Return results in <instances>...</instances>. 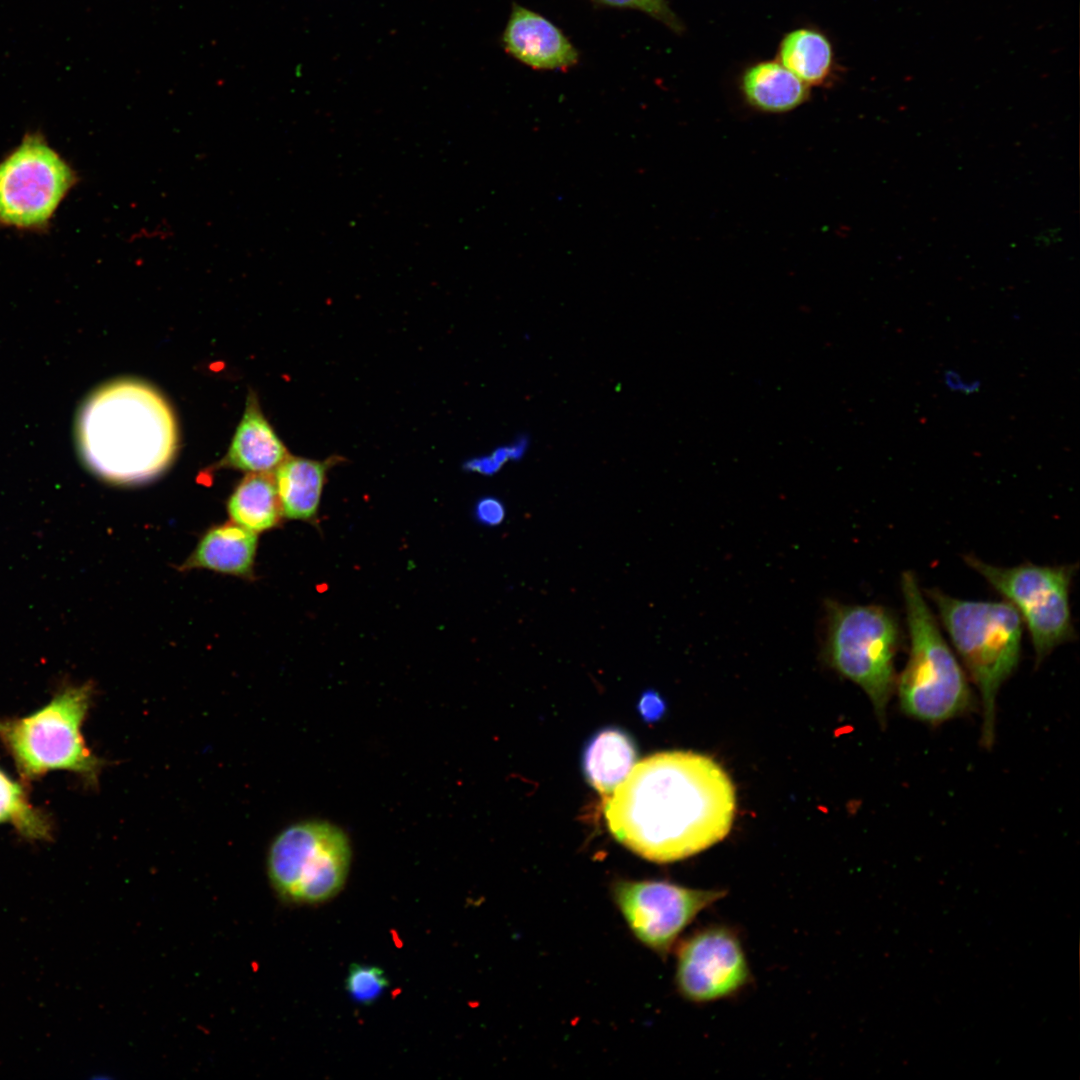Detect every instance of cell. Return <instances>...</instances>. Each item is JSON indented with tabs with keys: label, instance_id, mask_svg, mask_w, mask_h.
<instances>
[{
	"label": "cell",
	"instance_id": "cell-1",
	"mask_svg": "<svg viewBox=\"0 0 1080 1080\" xmlns=\"http://www.w3.org/2000/svg\"><path fill=\"white\" fill-rule=\"evenodd\" d=\"M603 799L613 837L656 863L685 859L724 839L736 809L728 774L711 757L691 751L644 758Z\"/></svg>",
	"mask_w": 1080,
	"mask_h": 1080
},
{
	"label": "cell",
	"instance_id": "cell-2",
	"mask_svg": "<svg viewBox=\"0 0 1080 1080\" xmlns=\"http://www.w3.org/2000/svg\"><path fill=\"white\" fill-rule=\"evenodd\" d=\"M81 454L111 483L150 481L173 462L179 444L172 407L153 386L132 378L108 383L83 405L78 421Z\"/></svg>",
	"mask_w": 1080,
	"mask_h": 1080
},
{
	"label": "cell",
	"instance_id": "cell-3",
	"mask_svg": "<svg viewBox=\"0 0 1080 1080\" xmlns=\"http://www.w3.org/2000/svg\"><path fill=\"white\" fill-rule=\"evenodd\" d=\"M937 607L939 619L977 686L982 702V744L989 748L995 738L996 698L1002 684L1013 674L1021 657L1023 622L1007 601H971L926 590Z\"/></svg>",
	"mask_w": 1080,
	"mask_h": 1080
},
{
	"label": "cell",
	"instance_id": "cell-4",
	"mask_svg": "<svg viewBox=\"0 0 1080 1080\" xmlns=\"http://www.w3.org/2000/svg\"><path fill=\"white\" fill-rule=\"evenodd\" d=\"M909 655L896 680L902 712L918 721L940 724L967 712L973 701L966 674L943 637L916 574L901 575Z\"/></svg>",
	"mask_w": 1080,
	"mask_h": 1080
},
{
	"label": "cell",
	"instance_id": "cell-5",
	"mask_svg": "<svg viewBox=\"0 0 1080 1080\" xmlns=\"http://www.w3.org/2000/svg\"><path fill=\"white\" fill-rule=\"evenodd\" d=\"M825 663L859 686L868 696L881 725L896 690L895 658L903 631L895 612L878 604L824 601Z\"/></svg>",
	"mask_w": 1080,
	"mask_h": 1080
},
{
	"label": "cell",
	"instance_id": "cell-6",
	"mask_svg": "<svg viewBox=\"0 0 1080 1080\" xmlns=\"http://www.w3.org/2000/svg\"><path fill=\"white\" fill-rule=\"evenodd\" d=\"M92 692L90 684L66 687L29 715L0 718V742L23 780L64 770L88 784L97 783L104 763L88 748L82 734Z\"/></svg>",
	"mask_w": 1080,
	"mask_h": 1080
},
{
	"label": "cell",
	"instance_id": "cell-7",
	"mask_svg": "<svg viewBox=\"0 0 1080 1080\" xmlns=\"http://www.w3.org/2000/svg\"><path fill=\"white\" fill-rule=\"evenodd\" d=\"M345 832L323 820L292 824L273 840L267 855L269 880L293 902H325L342 889L351 864Z\"/></svg>",
	"mask_w": 1080,
	"mask_h": 1080
},
{
	"label": "cell",
	"instance_id": "cell-8",
	"mask_svg": "<svg viewBox=\"0 0 1080 1080\" xmlns=\"http://www.w3.org/2000/svg\"><path fill=\"white\" fill-rule=\"evenodd\" d=\"M1019 613L1026 625L1039 665L1056 647L1074 640L1076 631L1070 607V589L1077 564L1037 565L1023 562L1003 567L963 556Z\"/></svg>",
	"mask_w": 1080,
	"mask_h": 1080
},
{
	"label": "cell",
	"instance_id": "cell-9",
	"mask_svg": "<svg viewBox=\"0 0 1080 1080\" xmlns=\"http://www.w3.org/2000/svg\"><path fill=\"white\" fill-rule=\"evenodd\" d=\"M76 182L71 167L39 136H28L0 163V223L45 225Z\"/></svg>",
	"mask_w": 1080,
	"mask_h": 1080
},
{
	"label": "cell",
	"instance_id": "cell-10",
	"mask_svg": "<svg viewBox=\"0 0 1080 1080\" xmlns=\"http://www.w3.org/2000/svg\"><path fill=\"white\" fill-rule=\"evenodd\" d=\"M611 891L634 937L662 957L702 910L726 895L663 880H618Z\"/></svg>",
	"mask_w": 1080,
	"mask_h": 1080
},
{
	"label": "cell",
	"instance_id": "cell-11",
	"mask_svg": "<svg viewBox=\"0 0 1080 1080\" xmlns=\"http://www.w3.org/2000/svg\"><path fill=\"white\" fill-rule=\"evenodd\" d=\"M675 982L689 1001L706 1003L741 991L751 980L736 934L721 926L696 931L677 950Z\"/></svg>",
	"mask_w": 1080,
	"mask_h": 1080
},
{
	"label": "cell",
	"instance_id": "cell-12",
	"mask_svg": "<svg viewBox=\"0 0 1080 1080\" xmlns=\"http://www.w3.org/2000/svg\"><path fill=\"white\" fill-rule=\"evenodd\" d=\"M510 55L534 69L566 70L577 64V50L552 22L522 6L513 5L502 37Z\"/></svg>",
	"mask_w": 1080,
	"mask_h": 1080
},
{
	"label": "cell",
	"instance_id": "cell-13",
	"mask_svg": "<svg viewBox=\"0 0 1080 1080\" xmlns=\"http://www.w3.org/2000/svg\"><path fill=\"white\" fill-rule=\"evenodd\" d=\"M285 445L261 412L255 392L250 391L245 411L222 459L210 469H234L246 473H274L289 456Z\"/></svg>",
	"mask_w": 1080,
	"mask_h": 1080
},
{
	"label": "cell",
	"instance_id": "cell-14",
	"mask_svg": "<svg viewBox=\"0 0 1080 1080\" xmlns=\"http://www.w3.org/2000/svg\"><path fill=\"white\" fill-rule=\"evenodd\" d=\"M257 548V533L232 521L216 524L201 535L178 570L206 569L252 581Z\"/></svg>",
	"mask_w": 1080,
	"mask_h": 1080
},
{
	"label": "cell",
	"instance_id": "cell-15",
	"mask_svg": "<svg viewBox=\"0 0 1080 1080\" xmlns=\"http://www.w3.org/2000/svg\"><path fill=\"white\" fill-rule=\"evenodd\" d=\"M638 758L633 737L619 727L597 730L585 743L581 768L584 778L603 798L626 778Z\"/></svg>",
	"mask_w": 1080,
	"mask_h": 1080
},
{
	"label": "cell",
	"instance_id": "cell-16",
	"mask_svg": "<svg viewBox=\"0 0 1080 1080\" xmlns=\"http://www.w3.org/2000/svg\"><path fill=\"white\" fill-rule=\"evenodd\" d=\"M330 459L317 461L289 455L274 471V478L284 518L315 519Z\"/></svg>",
	"mask_w": 1080,
	"mask_h": 1080
},
{
	"label": "cell",
	"instance_id": "cell-17",
	"mask_svg": "<svg viewBox=\"0 0 1080 1080\" xmlns=\"http://www.w3.org/2000/svg\"><path fill=\"white\" fill-rule=\"evenodd\" d=\"M741 89L753 108L768 113L791 111L809 96L808 85L776 61L749 67L742 76Z\"/></svg>",
	"mask_w": 1080,
	"mask_h": 1080
},
{
	"label": "cell",
	"instance_id": "cell-18",
	"mask_svg": "<svg viewBox=\"0 0 1080 1080\" xmlns=\"http://www.w3.org/2000/svg\"><path fill=\"white\" fill-rule=\"evenodd\" d=\"M230 521L257 534L278 527L283 513L274 473H246L227 499Z\"/></svg>",
	"mask_w": 1080,
	"mask_h": 1080
},
{
	"label": "cell",
	"instance_id": "cell-19",
	"mask_svg": "<svg viewBox=\"0 0 1080 1080\" xmlns=\"http://www.w3.org/2000/svg\"><path fill=\"white\" fill-rule=\"evenodd\" d=\"M779 62L806 85H823L832 76L833 49L821 32L801 28L788 33L782 40Z\"/></svg>",
	"mask_w": 1080,
	"mask_h": 1080
},
{
	"label": "cell",
	"instance_id": "cell-20",
	"mask_svg": "<svg viewBox=\"0 0 1080 1080\" xmlns=\"http://www.w3.org/2000/svg\"><path fill=\"white\" fill-rule=\"evenodd\" d=\"M0 824L11 825L23 838L48 841L53 836L49 816L29 799L23 784L0 767Z\"/></svg>",
	"mask_w": 1080,
	"mask_h": 1080
},
{
	"label": "cell",
	"instance_id": "cell-21",
	"mask_svg": "<svg viewBox=\"0 0 1080 1080\" xmlns=\"http://www.w3.org/2000/svg\"><path fill=\"white\" fill-rule=\"evenodd\" d=\"M387 986L388 980L384 971L376 966L353 964L345 980L348 994L363 1005L375 1002Z\"/></svg>",
	"mask_w": 1080,
	"mask_h": 1080
},
{
	"label": "cell",
	"instance_id": "cell-22",
	"mask_svg": "<svg viewBox=\"0 0 1080 1080\" xmlns=\"http://www.w3.org/2000/svg\"><path fill=\"white\" fill-rule=\"evenodd\" d=\"M528 446V438L521 435L511 443L496 448L489 455L471 459L465 464V467L469 471L485 475L494 474L508 461L521 459L525 455Z\"/></svg>",
	"mask_w": 1080,
	"mask_h": 1080
},
{
	"label": "cell",
	"instance_id": "cell-23",
	"mask_svg": "<svg viewBox=\"0 0 1080 1080\" xmlns=\"http://www.w3.org/2000/svg\"><path fill=\"white\" fill-rule=\"evenodd\" d=\"M595 2L616 8L636 9L664 23L675 32L682 29L676 15L671 11L666 0H594Z\"/></svg>",
	"mask_w": 1080,
	"mask_h": 1080
},
{
	"label": "cell",
	"instance_id": "cell-24",
	"mask_svg": "<svg viewBox=\"0 0 1080 1080\" xmlns=\"http://www.w3.org/2000/svg\"><path fill=\"white\" fill-rule=\"evenodd\" d=\"M476 519L486 526L501 524L506 516L505 505L494 496H485L478 500L474 508Z\"/></svg>",
	"mask_w": 1080,
	"mask_h": 1080
},
{
	"label": "cell",
	"instance_id": "cell-25",
	"mask_svg": "<svg viewBox=\"0 0 1080 1080\" xmlns=\"http://www.w3.org/2000/svg\"><path fill=\"white\" fill-rule=\"evenodd\" d=\"M637 710L642 720L647 723H654L663 718L666 712V702L657 691L648 689L639 697Z\"/></svg>",
	"mask_w": 1080,
	"mask_h": 1080
},
{
	"label": "cell",
	"instance_id": "cell-26",
	"mask_svg": "<svg viewBox=\"0 0 1080 1080\" xmlns=\"http://www.w3.org/2000/svg\"><path fill=\"white\" fill-rule=\"evenodd\" d=\"M944 381L946 386L951 391L962 392L965 394L974 393L978 391L980 387L979 381L966 382L954 370H949L945 372Z\"/></svg>",
	"mask_w": 1080,
	"mask_h": 1080
}]
</instances>
